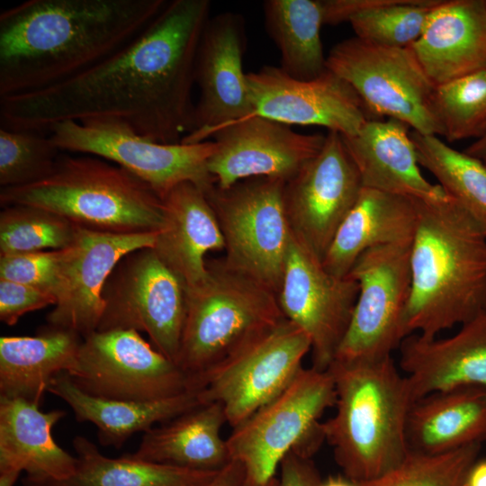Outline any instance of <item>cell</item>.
<instances>
[{
  "mask_svg": "<svg viewBox=\"0 0 486 486\" xmlns=\"http://www.w3.org/2000/svg\"><path fill=\"white\" fill-rule=\"evenodd\" d=\"M209 0L167 1L117 51L55 86L0 97L1 127L47 133L55 123L120 121L161 143H180L193 128L196 55Z\"/></svg>",
  "mask_w": 486,
  "mask_h": 486,
  "instance_id": "1",
  "label": "cell"
},
{
  "mask_svg": "<svg viewBox=\"0 0 486 486\" xmlns=\"http://www.w3.org/2000/svg\"><path fill=\"white\" fill-rule=\"evenodd\" d=\"M166 0H27L0 14V97L68 80L140 33Z\"/></svg>",
  "mask_w": 486,
  "mask_h": 486,
  "instance_id": "2",
  "label": "cell"
},
{
  "mask_svg": "<svg viewBox=\"0 0 486 486\" xmlns=\"http://www.w3.org/2000/svg\"><path fill=\"white\" fill-rule=\"evenodd\" d=\"M411 284L403 338H436L486 312V230L456 200L414 199Z\"/></svg>",
  "mask_w": 486,
  "mask_h": 486,
  "instance_id": "3",
  "label": "cell"
},
{
  "mask_svg": "<svg viewBox=\"0 0 486 486\" xmlns=\"http://www.w3.org/2000/svg\"><path fill=\"white\" fill-rule=\"evenodd\" d=\"M336 412L322 422L327 442L346 476L376 479L409 454L407 420L414 401L392 356L374 362L333 361Z\"/></svg>",
  "mask_w": 486,
  "mask_h": 486,
  "instance_id": "4",
  "label": "cell"
},
{
  "mask_svg": "<svg viewBox=\"0 0 486 486\" xmlns=\"http://www.w3.org/2000/svg\"><path fill=\"white\" fill-rule=\"evenodd\" d=\"M0 204L43 208L77 227L105 233H153L164 223L162 200L144 182L120 166L85 154L61 152L45 179L1 188Z\"/></svg>",
  "mask_w": 486,
  "mask_h": 486,
  "instance_id": "5",
  "label": "cell"
},
{
  "mask_svg": "<svg viewBox=\"0 0 486 486\" xmlns=\"http://www.w3.org/2000/svg\"><path fill=\"white\" fill-rule=\"evenodd\" d=\"M208 276L187 289L178 366L197 389L202 378L274 329L285 318L277 295L256 281L207 260Z\"/></svg>",
  "mask_w": 486,
  "mask_h": 486,
  "instance_id": "6",
  "label": "cell"
},
{
  "mask_svg": "<svg viewBox=\"0 0 486 486\" xmlns=\"http://www.w3.org/2000/svg\"><path fill=\"white\" fill-rule=\"evenodd\" d=\"M336 398L328 370L302 367L278 396L234 428L227 445L231 460L244 466L247 486H266L291 451L311 458L325 442L320 419Z\"/></svg>",
  "mask_w": 486,
  "mask_h": 486,
  "instance_id": "7",
  "label": "cell"
},
{
  "mask_svg": "<svg viewBox=\"0 0 486 486\" xmlns=\"http://www.w3.org/2000/svg\"><path fill=\"white\" fill-rule=\"evenodd\" d=\"M284 184L281 179L254 177L228 188L213 184L205 193L223 236L224 265L276 295L292 238Z\"/></svg>",
  "mask_w": 486,
  "mask_h": 486,
  "instance_id": "8",
  "label": "cell"
},
{
  "mask_svg": "<svg viewBox=\"0 0 486 486\" xmlns=\"http://www.w3.org/2000/svg\"><path fill=\"white\" fill-rule=\"evenodd\" d=\"M61 151L108 160L144 182L161 200L176 185L190 182L205 193L215 184L208 160L215 142L161 143L111 119L66 121L47 130Z\"/></svg>",
  "mask_w": 486,
  "mask_h": 486,
  "instance_id": "9",
  "label": "cell"
},
{
  "mask_svg": "<svg viewBox=\"0 0 486 486\" xmlns=\"http://www.w3.org/2000/svg\"><path fill=\"white\" fill-rule=\"evenodd\" d=\"M327 68L346 81L370 115L387 116L424 135L442 136L433 108L436 86L410 48L343 40L327 56Z\"/></svg>",
  "mask_w": 486,
  "mask_h": 486,
  "instance_id": "10",
  "label": "cell"
},
{
  "mask_svg": "<svg viewBox=\"0 0 486 486\" xmlns=\"http://www.w3.org/2000/svg\"><path fill=\"white\" fill-rule=\"evenodd\" d=\"M97 331L132 329L177 362L187 307V289L152 248L126 255L108 277ZM177 364V363H176Z\"/></svg>",
  "mask_w": 486,
  "mask_h": 486,
  "instance_id": "11",
  "label": "cell"
},
{
  "mask_svg": "<svg viewBox=\"0 0 486 486\" xmlns=\"http://www.w3.org/2000/svg\"><path fill=\"white\" fill-rule=\"evenodd\" d=\"M67 374L86 393L108 400L148 401L199 390L176 363L132 329L85 337Z\"/></svg>",
  "mask_w": 486,
  "mask_h": 486,
  "instance_id": "12",
  "label": "cell"
},
{
  "mask_svg": "<svg viewBox=\"0 0 486 486\" xmlns=\"http://www.w3.org/2000/svg\"><path fill=\"white\" fill-rule=\"evenodd\" d=\"M411 241L369 248L354 264L347 276L358 284V296L334 361L374 362L399 348L410 292Z\"/></svg>",
  "mask_w": 486,
  "mask_h": 486,
  "instance_id": "13",
  "label": "cell"
},
{
  "mask_svg": "<svg viewBox=\"0 0 486 486\" xmlns=\"http://www.w3.org/2000/svg\"><path fill=\"white\" fill-rule=\"evenodd\" d=\"M310 349L308 335L284 319L202 378L201 400L220 403L227 423L234 428L292 382Z\"/></svg>",
  "mask_w": 486,
  "mask_h": 486,
  "instance_id": "14",
  "label": "cell"
},
{
  "mask_svg": "<svg viewBox=\"0 0 486 486\" xmlns=\"http://www.w3.org/2000/svg\"><path fill=\"white\" fill-rule=\"evenodd\" d=\"M358 292L356 281L328 273L292 236L277 299L284 318L310 338L313 368L326 371L334 361Z\"/></svg>",
  "mask_w": 486,
  "mask_h": 486,
  "instance_id": "15",
  "label": "cell"
},
{
  "mask_svg": "<svg viewBox=\"0 0 486 486\" xmlns=\"http://www.w3.org/2000/svg\"><path fill=\"white\" fill-rule=\"evenodd\" d=\"M362 188L342 136L328 131L320 152L285 182L284 202L292 236L322 261Z\"/></svg>",
  "mask_w": 486,
  "mask_h": 486,
  "instance_id": "16",
  "label": "cell"
},
{
  "mask_svg": "<svg viewBox=\"0 0 486 486\" xmlns=\"http://www.w3.org/2000/svg\"><path fill=\"white\" fill-rule=\"evenodd\" d=\"M247 84L252 115L286 125L321 126L353 136L374 119L353 87L329 69L300 80L280 67L265 66L247 73Z\"/></svg>",
  "mask_w": 486,
  "mask_h": 486,
  "instance_id": "17",
  "label": "cell"
},
{
  "mask_svg": "<svg viewBox=\"0 0 486 486\" xmlns=\"http://www.w3.org/2000/svg\"><path fill=\"white\" fill-rule=\"evenodd\" d=\"M246 31L243 17L224 12L210 17L200 40L194 81L200 97L192 130L181 143L206 141L221 127L253 114L243 71Z\"/></svg>",
  "mask_w": 486,
  "mask_h": 486,
  "instance_id": "18",
  "label": "cell"
},
{
  "mask_svg": "<svg viewBox=\"0 0 486 486\" xmlns=\"http://www.w3.org/2000/svg\"><path fill=\"white\" fill-rule=\"evenodd\" d=\"M326 135L302 134L289 125L257 115L216 130L208 170L220 188L254 177L285 182L321 149Z\"/></svg>",
  "mask_w": 486,
  "mask_h": 486,
  "instance_id": "19",
  "label": "cell"
},
{
  "mask_svg": "<svg viewBox=\"0 0 486 486\" xmlns=\"http://www.w3.org/2000/svg\"><path fill=\"white\" fill-rule=\"evenodd\" d=\"M156 234H114L78 227L68 247L57 302L46 317L48 325L72 330L83 338L96 331L108 277L129 253L153 248Z\"/></svg>",
  "mask_w": 486,
  "mask_h": 486,
  "instance_id": "20",
  "label": "cell"
},
{
  "mask_svg": "<svg viewBox=\"0 0 486 486\" xmlns=\"http://www.w3.org/2000/svg\"><path fill=\"white\" fill-rule=\"evenodd\" d=\"M399 366L414 400L464 386L486 390V312L449 338L406 337L399 346Z\"/></svg>",
  "mask_w": 486,
  "mask_h": 486,
  "instance_id": "21",
  "label": "cell"
},
{
  "mask_svg": "<svg viewBox=\"0 0 486 486\" xmlns=\"http://www.w3.org/2000/svg\"><path fill=\"white\" fill-rule=\"evenodd\" d=\"M410 48L435 86L486 69V0H441Z\"/></svg>",
  "mask_w": 486,
  "mask_h": 486,
  "instance_id": "22",
  "label": "cell"
},
{
  "mask_svg": "<svg viewBox=\"0 0 486 486\" xmlns=\"http://www.w3.org/2000/svg\"><path fill=\"white\" fill-rule=\"evenodd\" d=\"M409 126L396 119H370L353 136H342L363 187L423 201L447 194L421 174Z\"/></svg>",
  "mask_w": 486,
  "mask_h": 486,
  "instance_id": "23",
  "label": "cell"
},
{
  "mask_svg": "<svg viewBox=\"0 0 486 486\" xmlns=\"http://www.w3.org/2000/svg\"><path fill=\"white\" fill-rule=\"evenodd\" d=\"M162 204L164 223L152 248L186 289L194 288L208 276V253L224 251L217 217L205 192L190 182L174 187Z\"/></svg>",
  "mask_w": 486,
  "mask_h": 486,
  "instance_id": "24",
  "label": "cell"
},
{
  "mask_svg": "<svg viewBox=\"0 0 486 486\" xmlns=\"http://www.w3.org/2000/svg\"><path fill=\"white\" fill-rule=\"evenodd\" d=\"M417 222L413 198L363 187L322 259L325 269L346 277L369 248L411 241Z\"/></svg>",
  "mask_w": 486,
  "mask_h": 486,
  "instance_id": "25",
  "label": "cell"
},
{
  "mask_svg": "<svg viewBox=\"0 0 486 486\" xmlns=\"http://www.w3.org/2000/svg\"><path fill=\"white\" fill-rule=\"evenodd\" d=\"M225 423L220 403H202L145 432L130 455L183 469L220 471L231 461L227 439L221 436Z\"/></svg>",
  "mask_w": 486,
  "mask_h": 486,
  "instance_id": "26",
  "label": "cell"
},
{
  "mask_svg": "<svg viewBox=\"0 0 486 486\" xmlns=\"http://www.w3.org/2000/svg\"><path fill=\"white\" fill-rule=\"evenodd\" d=\"M410 452L436 454L486 441V390L464 386L413 401L407 420Z\"/></svg>",
  "mask_w": 486,
  "mask_h": 486,
  "instance_id": "27",
  "label": "cell"
},
{
  "mask_svg": "<svg viewBox=\"0 0 486 486\" xmlns=\"http://www.w3.org/2000/svg\"><path fill=\"white\" fill-rule=\"evenodd\" d=\"M66 415L60 410L42 412L22 399L0 397V471H25L28 477L64 480L76 466V457L51 436Z\"/></svg>",
  "mask_w": 486,
  "mask_h": 486,
  "instance_id": "28",
  "label": "cell"
},
{
  "mask_svg": "<svg viewBox=\"0 0 486 486\" xmlns=\"http://www.w3.org/2000/svg\"><path fill=\"white\" fill-rule=\"evenodd\" d=\"M48 392L62 399L79 422H91L97 428L100 444L121 448L134 434L147 432L200 404L201 391L148 401L108 400L80 390L67 373L56 375Z\"/></svg>",
  "mask_w": 486,
  "mask_h": 486,
  "instance_id": "29",
  "label": "cell"
},
{
  "mask_svg": "<svg viewBox=\"0 0 486 486\" xmlns=\"http://www.w3.org/2000/svg\"><path fill=\"white\" fill-rule=\"evenodd\" d=\"M82 340L50 325L33 337H1L0 397L40 406L51 380L74 365Z\"/></svg>",
  "mask_w": 486,
  "mask_h": 486,
  "instance_id": "30",
  "label": "cell"
},
{
  "mask_svg": "<svg viewBox=\"0 0 486 486\" xmlns=\"http://www.w3.org/2000/svg\"><path fill=\"white\" fill-rule=\"evenodd\" d=\"M76 453L74 473L64 480L32 478L24 486H203L219 472L194 471L147 462L127 454L111 458L82 436L73 440Z\"/></svg>",
  "mask_w": 486,
  "mask_h": 486,
  "instance_id": "31",
  "label": "cell"
},
{
  "mask_svg": "<svg viewBox=\"0 0 486 486\" xmlns=\"http://www.w3.org/2000/svg\"><path fill=\"white\" fill-rule=\"evenodd\" d=\"M263 11L267 33L281 53L283 71L310 80L328 69L320 39L323 0H266Z\"/></svg>",
  "mask_w": 486,
  "mask_h": 486,
  "instance_id": "32",
  "label": "cell"
},
{
  "mask_svg": "<svg viewBox=\"0 0 486 486\" xmlns=\"http://www.w3.org/2000/svg\"><path fill=\"white\" fill-rule=\"evenodd\" d=\"M441 0H323L324 25L348 22L356 37L384 47L410 48Z\"/></svg>",
  "mask_w": 486,
  "mask_h": 486,
  "instance_id": "33",
  "label": "cell"
},
{
  "mask_svg": "<svg viewBox=\"0 0 486 486\" xmlns=\"http://www.w3.org/2000/svg\"><path fill=\"white\" fill-rule=\"evenodd\" d=\"M418 161L486 230V166L458 151L436 135L410 132Z\"/></svg>",
  "mask_w": 486,
  "mask_h": 486,
  "instance_id": "34",
  "label": "cell"
},
{
  "mask_svg": "<svg viewBox=\"0 0 486 486\" xmlns=\"http://www.w3.org/2000/svg\"><path fill=\"white\" fill-rule=\"evenodd\" d=\"M0 212V256L66 248L77 226L49 210L12 204Z\"/></svg>",
  "mask_w": 486,
  "mask_h": 486,
  "instance_id": "35",
  "label": "cell"
},
{
  "mask_svg": "<svg viewBox=\"0 0 486 486\" xmlns=\"http://www.w3.org/2000/svg\"><path fill=\"white\" fill-rule=\"evenodd\" d=\"M433 108L449 142L486 134V69L436 86Z\"/></svg>",
  "mask_w": 486,
  "mask_h": 486,
  "instance_id": "36",
  "label": "cell"
},
{
  "mask_svg": "<svg viewBox=\"0 0 486 486\" xmlns=\"http://www.w3.org/2000/svg\"><path fill=\"white\" fill-rule=\"evenodd\" d=\"M61 151L45 132L0 127V186L40 182L54 170Z\"/></svg>",
  "mask_w": 486,
  "mask_h": 486,
  "instance_id": "37",
  "label": "cell"
},
{
  "mask_svg": "<svg viewBox=\"0 0 486 486\" xmlns=\"http://www.w3.org/2000/svg\"><path fill=\"white\" fill-rule=\"evenodd\" d=\"M481 449L482 444H473L436 454L409 452L396 467L376 479L361 482V484L362 486H464L466 473L478 459Z\"/></svg>",
  "mask_w": 486,
  "mask_h": 486,
  "instance_id": "38",
  "label": "cell"
},
{
  "mask_svg": "<svg viewBox=\"0 0 486 486\" xmlns=\"http://www.w3.org/2000/svg\"><path fill=\"white\" fill-rule=\"evenodd\" d=\"M68 247L62 249L0 256V279L58 294Z\"/></svg>",
  "mask_w": 486,
  "mask_h": 486,
  "instance_id": "39",
  "label": "cell"
},
{
  "mask_svg": "<svg viewBox=\"0 0 486 486\" xmlns=\"http://www.w3.org/2000/svg\"><path fill=\"white\" fill-rule=\"evenodd\" d=\"M57 298L34 287L0 279V320L13 326L27 312L55 305Z\"/></svg>",
  "mask_w": 486,
  "mask_h": 486,
  "instance_id": "40",
  "label": "cell"
},
{
  "mask_svg": "<svg viewBox=\"0 0 486 486\" xmlns=\"http://www.w3.org/2000/svg\"><path fill=\"white\" fill-rule=\"evenodd\" d=\"M277 486H318L321 478L310 458L291 451L283 459Z\"/></svg>",
  "mask_w": 486,
  "mask_h": 486,
  "instance_id": "41",
  "label": "cell"
},
{
  "mask_svg": "<svg viewBox=\"0 0 486 486\" xmlns=\"http://www.w3.org/2000/svg\"><path fill=\"white\" fill-rule=\"evenodd\" d=\"M203 486H247L244 466L236 460H231Z\"/></svg>",
  "mask_w": 486,
  "mask_h": 486,
  "instance_id": "42",
  "label": "cell"
},
{
  "mask_svg": "<svg viewBox=\"0 0 486 486\" xmlns=\"http://www.w3.org/2000/svg\"><path fill=\"white\" fill-rule=\"evenodd\" d=\"M464 486H486V458L477 459L466 473Z\"/></svg>",
  "mask_w": 486,
  "mask_h": 486,
  "instance_id": "43",
  "label": "cell"
},
{
  "mask_svg": "<svg viewBox=\"0 0 486 486\" xmlns=\"http://www.w3.org/2000/svg\"><path fill=\"white\" fill-rule=\"evenodd\" d=\"M464 151L486 166V134L471 143Z\"/></svg>",
  "mask_w": 486,
  "mask_h": 486,
  "instance_id": "44",
  "label": "cell"
},
{
  "mask_svg": "<svg viewBox=\"0 0 486 486\" xmlns=\"http://www.w3.org/2000/svg\"><path fill=\"white\" fill-rule=\"evenodd\" d=\"M318 486H362L361 482L351 479L345 474L331 475L320 482Z\"/></svg>",
  "mask_w": 486,
  "mask_h": 486,
  "instance_id": "45",
  "label": "cell"
},
{
  "mask_svg": "<svg viewBox=\"0 0 486 486\" xmlns=\"http://www.w3.org/2000/svg\"><path fill=\"white\" fill-rule=\"evenodd\" d=\"M20 473L16 470L0 471V486H14Z\"/></svg>",
  "mask_w": 486,
  "mask_h": 486,
  "instance_id": "46",
  "label": "cell"
},
{
  "mask_svg": "<svg viewBox=\"0 0 486 486\" xmlns=\"http://www.w3.org/2000/svg\"><path fill=\"white\" fill-rule=\"evenodd\" d=\"M278 479L277 476L271 480L266 486H277Z\"/></svg>",
  "mask_w": 486,
  "mask_h": 486,
  "instance_id": "47",
  "label": "cell"
}]
</instances>
